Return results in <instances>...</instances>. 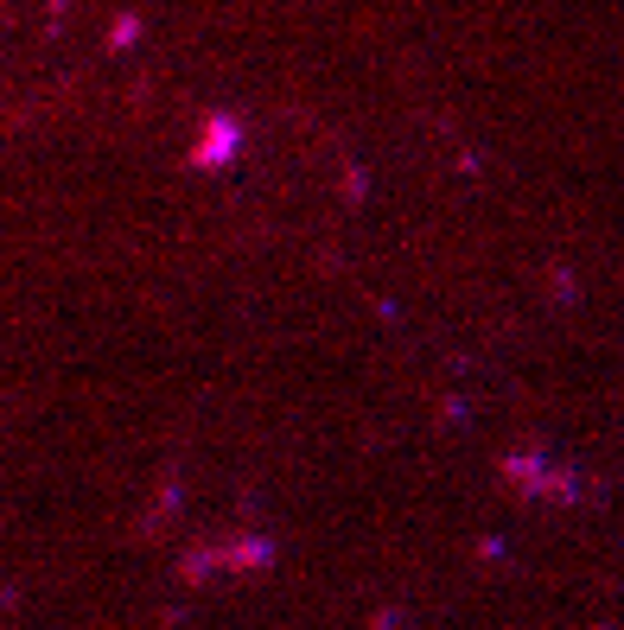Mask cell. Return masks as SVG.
Listing matches in <instances>:
<instances>
[{
    "label": "cell",
    "mask_w": 624,
    "mask_h": 630,
    "mask_svg": "<svg viewBox=\"0 0 624 630\" xmlns=\"http://www.w3.org/2000/svg\"><path fill=\"white\" fill-rule=\"evenodd\" d=\"M230 147H236V128H230V121H211V128H204V147H198V160H204V166H217V160H223Z\"/></svg>",
    "instance_id": "1"
}]
</instances>
